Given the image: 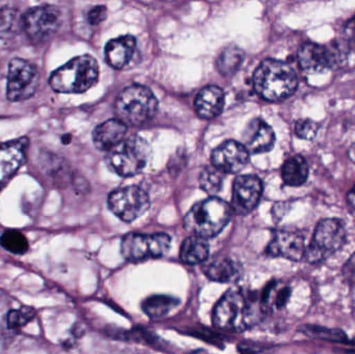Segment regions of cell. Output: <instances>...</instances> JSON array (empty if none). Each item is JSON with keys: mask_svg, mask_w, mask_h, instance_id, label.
Masks as SVG:
<instances>
[{"mask_svg": "<svg viewBox=\"0 0 355 354\" xmlns=\"http://www.w3.org/2000/svg\"><path fill=\"white\" fill-rule=\"evenodd\" d=\"M263 313L259 301L239 288L227 291L213 312V324L229 332H243L256 326Z\"/></svg>", "mask_w": 355, "mask_h": 354, "instance_id": "6da1fadb", "label": "cell"}, {"mask_svg": "<svg viewBox=\"0 0 355 354\" xmlns=\"http://www.w3.org/2000/svg\"><path fill=\"white\" fill-rule=\"evenodd\" d=\"M298 78L291 66L281 60H265L254 74V87L259 96L267 101L287 99L295 93Z\"/></svg>", "mask_w": 355, "mask_h": 354, "instance_id": "7a4b0ae2", "label": "cell"}, {"mask_svg": "<svg viewBox=\"0 0 355 354\" xmlns=\"http://www.w3.org/2000/svg\"><path fill=\"white\" fill-rule=\"evenodd\" d=\"M99 67L91 55L73 58L50 75L49 85L56 93L79 94L91 89L98 81Z\"/></svg>", "mask_w": 355, "mask_h": 354, "instance_id": "3957f363", "label": "cell"}, {"mask_svg": "<svg viewBox=\"0 0 355 354\" xmlns=\"http://www.w3.org/2000/svg\"><path fill=\"white\" fill-rule=\"evenodd\" d=\"M232 208L218 197H209L196 204L184 218V226L194 236L212 238L218 235L231 218Z\"/></svg>", "mask_w": 355, "mask_h": 354, "instance_id": "277c9868", "label": "cell"}, {"mask_svg": "<svg viewBox=\"0 0 355 354\" xmlns=\"http://www.w3.org/2000/svg\"><path fill=\"white\" fill-rule=\"evenodd\" d=\"M157 108V99L151 89L141 85L126 87L116 102L119 120L132 126H141L151 121Z\"/></svg>", "mask_w": 355, "mask_h": 354, "instance_id": "5b68a950", "label": "cell"}, {"mask_svg": "<svg viewBox=\"0 0 355 354\" xmlns=\"http://www.w3.org/2000/svg\"><path fill=\"white\" fill-rule=\"evenodd\" d=\"M347 238L341 220L327 218L321 220L315 229L312 241L306 247L304 259L309 263H320L329 259L344 247Z\"/></svg>", "mask_w": 355, "mask_h": 354, "instance_id": "8992f818", "label": "cell"}, {"mask_svg": "<svg viewBox=\"0 0 355 354\" xmlns=\"http://www.w3.org/2000/svg\"><path fill=\"white\" fill-rule=\"evenodd\" d=\"M149 156L150 148L145 139L131 136L112 150L108 162L119 176L132 177L146 168Z\"/></svg>", "mask_w": 355, "mask_h": 354, "instance_id": "52a82bcc", "label": "cell"}, {"mask_svg": "<svg viewBox=\"0 0 355 354\" xmlns=\"http://www.w3.org/2000/svg\"><path fill=\"white\" fill-rule=\"evenodd\" d=\"M170 247L171 237L164 233H130L123 238L121 251L127 261L141 262L162 257Z\"/></svg>", "mask_w": 355, "mask_h": 354, "instance_id": "ba28073f", "label": "cell"}, {"mask_svg": "<svg viewBox=\"0 0 355 354\" xmlns=\"http://www.w3.org/2000/svg\"><path fill=\"white\" fill-rule=\"evenodd\" d=\"M62 24V12L52 6H35L22 16V29L33 43H45Z\"/></svg>", "mask_w": 355, "mask_h": 354, "instance_id": "9c48e42d", "label": "cell"}, {"mask_svg": "<svg viewBox=\"0 0 355 354\" xmlns=\"http://www.w3.org/2000/svg\"><path fill=\"white\" fill-rule=\"evenodd\" d=\"M39 81L35 64L22 58H12L8 64L6 98L12 102L28 100L35 95Z\"/></svg>", "mask_w": 355, "mask_h": 354, "instance_id": "30bf717a", "label": "cell"}, {"mask_svg": "<svg viewBox=\"0 0 355 354\" xmlns=\"http://www.w3.org/2000/svg\"><path fill=\"white\" fill-rule=\"evenodd\" d=\"M108 207L123 222H131L149 209V195L141 187H124L110 193Z\"/></svg>", "mask_w": 355, "mask_h": 354, "instance_id": "8fae6325", "label": "cell"}, {"mask_svg": "<svg viewBox=\"0 0 355 354\" xmlns=\"http://www.w3.org/2000/svg\"><path fill=\"white\" fill-rule=\"evenodd\" d=\"M263 193V184L254 175H244L236 178L233 185L232 208L240 215L250 213L258 206Z\"/></svg>", "mask_w": 355, "mask_h": 354, "instance_id": "7c38bea8", "label": "cell"}, {"mask_svg": "<svg viewBox=\"0 0 355 354\" xmlns=\"http://www.w3.org/2000/svg\"><path fill=\"white\" fill-rule=\"evenodd\" d=\"M335 48L306 43L298 51V64L302 71L308 73H320L331 70L340 62V55Z\"/></svg>", "mask_w": 355, "mask_h": 354, "instance_id": "4fadbf2b", "label": "cell"}, {"mask_svg": "<svg viewBox=\"0 0 355 354\" xmlns=\"http://www.w3.org/2000/svg\"><path fill=\"white\" fill-rule=\"evenodd\" d=\"M250 159V153L242 143L227 141L213 151L212 166L225 174H236L243 170Z\"/></svg>", "mask_w": 355, "mask_h": 354, "instance_id": "5bb4252c", "label": "cell"}, {"mask_svg": "<svg viewBox=\"0 0 355 354\" xmlns=\"http://www.w3.org/2000/svg\"><path fill=\"white\" fill-rule=\"evenodd\" d=\"M266 251L272 257L300 262L306 257V245L304 237L298 233L279 231L273 235Z\"/></svg>", "mask_w": 355, "mask_h": 354, "instance_id": "9a60e30c", "label": "cell"}, {"mask_svg": "<svg viewBox=\"0 0 355 354\" xmlns=\"http://www.w3.org/2000/svg\"><path fill=\"white\" fill-rule=\"evenodd\" d=\"M242 145L250 155L266 153L275 145V131L262 118H254L246 126L242 135Z\"/></svg>", "mask_w": 355, "mask_h": 354, "instance_id": "2e32d148", "label": "cell"}, {"mask_svg": "<svg viewBox=\"0 0 355 354\" xmlns=\"http://www.w3.org/2000/svg\"><path fill=\"white\" fill-rule=\"evenodd\" d=\"M27 139L0 143V191L25 162Z\"/></svg>", "mask_w": 355, "mask_h": 354, "instance_id": "e0dca14e", "label": "cell"}, {"mask_svg": "<svg viewBox=\"0 0 355 354\" xmlns=\"http://www.w3.org/2000/svg\"><path fill=\"white\" fill-rule=\"evenodd\" d=\"M225 106V93L216 85L204 87L196 96L194 107L198 116L202 118H215L223 112Z\"/></svg>", "mask_w": 355, "mask_h": 354, "instance_id": "ac0fdd59", "label": "cell"}, {"mask_svg": "<svg viewBox=\"0 0 355 354\" xmlns=\"http://www.w3.org/2000/svg\"><path fill=\"white\" fill-rule=\"evenodd\" d=\"M127 132V126L120 120H110L96 127L93 141L100 151L114 150L122 143Z\"/></svg>", "mask_w": 355, "mask_h": 354, "instance_id": "d6986e66", "label": "cell"}, {"mask_svg": "<svg viewBox=\"0 0 355 354\" xmlns=\"http://www.w3.org/2000/svg\"><path fill=\"white\" fill-rule=\"evenodd\" d=\"M137 39L133 35H123L106 44L105 58L107 64L116 70L124 68L135 51Z\"/></svg>", "mask_w": 355, "mask_h": 354, "instance_id": "ffe728a7", "label": "cell"}, {"mask_svg": "<svg viewBox=\"0 0 355 354\" xmlns=\"http://www.w3.org/2000/svg\"><path fill=\"white\" fill-rule=\"evenodd\" d=\"M204 272L211 281L218 283L235 282L241 276V266L231 258H213L204 266Z\"/></svg>", "mask_w": 355, "mask_h": 354, "instance_id": "44dd1931", "label": "cell"}, {"mask_svg": "<svg viewBox=\"0 0 355 354\" xmlns=\"http://www.w3.org/2000/svg\"><path fill=\"white\" fill-rule=\"evenodd\" d=\"M291 295V289L283 282L273 281L267 285L260 297L261 309L263 313H272L284 309Z\"/></svg>", "mask_w": 355, "mask_h": 354, "instance_id": "7402d4cb", "label": "cell"}, {"mask_svg": "<svg viewBox=\"0 0 355 354\" xmlns=\"http://www.w3.org/2000/svg\"><path fill=\"white\" fill-rule=\"evenodd\" d=\"M180 257L184 263L189 265L202 263L209 257V245L206 239L191 236L182 243Z\"/></svg>", "mask_w": 355, "mask_h": 354, "instance_id": "603a6c76", "label": "cell"}, {"mask_svg": "<svg viewBox=\"0 0 355 354\" xmlns=\"http://www.w3.org/2000/svg\"><path fill=\"white\" fill-rule=\"evenodd\" d=\"M284 182L289 186H300L309 177V166L302 156L288 158L282 168Z\"/></svg>", "mask_w": 355, "mask_h": 354, "instance_id": "cb8c5ba5", "label": "cell"}, {"mask_svg": "<svg viewBox=\"0 0 355 354\" xmlns=\"http://www.w3.org/2000/svg\"><path fill=\"white\" fill-rule=\"evenodd\" d=\"M179 305V299L170 295H152L143 303V310L152 319H159L170 314Z\"/></svg>", "mask_w": 355, "mask_h": 354, "instance_id": "d4e9b609", "label": "cell"}, {"mask_svg": "<svg viewBox=\"0 0 355 354\" xmlns=\"http://www.w3.org/2000/svg\"><path fill=\"white\" fill-rule=\"evenodd\" d=\"M243 60V51L237 46H229L217 58V70L223 76H231L239 70Z\"/></svg>", "mask_w": 355, "mask_h": 354, "instance_id": "484cf974", "label": "cell"}, {"mask_svg": "<svg viewBox=\"0 0 355 354\" xmlns=\"http://www.w3.org/2000/svg\"><path fill=\"white\" fill-rule=\"evenodd\" d=\"M0 245L14 255H24L28 251L26 237L16 230H8L0 236Z\"/></svg>", "mask_w": 355, "mask_h": 354, "instance_id": "4316f807", "label": "cell"}, {"mask_svg": "<svg viewBox=\"0 0 355 354\" xmlns=\"http://www.w3.org/2000/svg\"><path fill=\"white\" fill-rule=\"evenodd\" d=\"M300 330L311 338L320 339V340L329 341V342H344L347 339L343 330L314 326V324L302 326Z\"/></svg>", "mask_w": 355, "mask_h": 354, "instance_id": "83f0119b", "label": "cell"}, {"mask_svg": "<svg viewBox=\"0 0 355 354\" xmlns=\"http://www.w3.org/2000/svg\"><path fill=\"white\" fill-rule=\"evenodd\" d=\"M225 172L219 170L215 166H207L202 170L200 176V185L207 193L215 195L220 191L225 180Z\"/></svg>", "mask_w": 355, "mask_h": 354, "instance_id": "f1b7e54d", "label": "cell"}, {"mask_svg": "<svg viewBox=\"0 0 355 354\" xmlns=\"http://www.w3.org/2000/svg\"><path fill=\"white\" fill-rule=\"evenodd\" d=\"M22 27V17L14 8H0V37H8L16 33L17 27Z\"/></svg>", "mask_w": 355, "mask_h": 354, "instance_id": "f546056e", "label": "cell"}, {"mask_svg": "<svg viewBox=\"0 0 355 354\" xmlns=\"http://www.w3.org/2000/svg\"><path fill=\"white\" fill-rule=\"evenodd\" d=\"M35 310L31 307H21L8 312L6 324L10 330H20L35 317Z\"/></svg>", "mask_w": 355, "mask_h": 354, "instance_id": "4dcf8cb0", "label": "cell"}, {"mask_svg": "<svg viewBox=\"0 0 355 354\" xmlns=\"http://www.w3.org/2000/svg\"><path fill=\"white\" fill-rule=\"evenodd\" d=\"M319 125L314 121L300 120L296 123L295 133L300 139H306V141H313L318 133Z\"/></svg>", "mask_w": 355, "mask_h": 354, "instance_id": "1f68e13d", "label": "cell"}, {"mask_svg": "<svg viewBox=\"0 0 355 354\" xmlns=\"http://www.w3.org/2000/svg\"><path fill=\"white\" fill-rule=\"evenodd\" d=\"M106 17V8L105 6H95L89 10L87 14V21L89 24L98 25L105 19Z\"/></svg>", "mask_w": 355, "mask_h": 354, "instance_id": "d6a6232c", "label": "cell"}, {"mask_svg": "<svg viewBox=\"0 0 355 354\" xmlns=\"http://www.w3.org/2000/svg\"><path fill=\"white\" fill-rule=\"evenodd\" d=\"M343 276L350 284L355 285V254L347 260L345 265L343 266Z\"/></svg>", "mask_w": 355, "mask_h": 354, "instance_id": "836d02e7", "label": "cell"}, {"mask_svg": "<svg viewBox=\"0 0 355 354\" xmlns=\"http://www.w3.org/2000/svg\"><path fill=\"white\" fill-rule=\"evenodd\" d=\"M347 201L348 204H349V205L352 206L354 209H355V185L354 188H352V191L348 193Z\"/></svg>", "mask_w": 355, "mask_h": 354, "instance_id": "e575fe53", "label": "cell"}, {"mask_svg": "<svg viewBox=\"0 0 355 354\" xmlns=\"http://www.w3.org/2000/svg\"><path fill=\"white\" fill-rule=\"evenodd\" d=\"M347 33H349L352 39H355V17L347 24Z\"/></svg>", "mask_w": 355, "mask_h": 354, "instance_id": "d590c367", "label": "cell"}, {"mask_svg": "<svg viewBox=\"0 0 355 354\" xmlns=\"http://www.w3.org/2000/svg\"><path fill=\"white\" fill-rule=\"evenodd\" d=\"M349 156L350 158H352V161H354L355 163V143L354 145H352V148H350Z\"/></svg>", "mask_w": 355, "mask_h": 354, "instance_id": "8d00e7d4", "label": "cell"}]
</instances>
